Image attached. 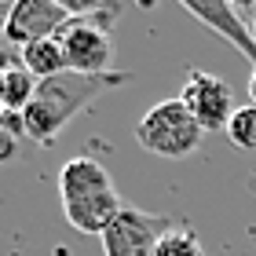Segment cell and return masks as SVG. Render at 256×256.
I'll list each match as a JSON object with an SVG mask.
<instances>
[{
  "label": "cell",
  "mask_w": 256,
  "mask_h": 256,
  "mask_svg": "<svg viewBox=\"0 0 256 256\" xmlns=\"http://www.w3.org/2000/svg\"><path fill=\"white\" fill-rule=\"evenodd\" d=\"M128 80H132V74H96L92 77V74H74V70L40 80L30 106L22 110V132L37 146H52L62 136V128L84 106H92L106 88L128 84Z\"/></svg>",
  "instance_id": "obj_1"
},
{
  "label": "cell",
  "mask_w": 256,
  "mask_h": 256,
  "mask_svg": "<svg viewBox=\"0 0 256 256\" xmlns=\"http://www.w3.org/2000/svg\"><path fill=\"white\" fill-rule=\"evenodd\" d=\"M136 139L146 154L165 158V161H180V158H190L202 146L205 128L194 121V114L180 99H161L139 118Z\"/></svg>",
  "instance_id": "obj_2"
},
{
  "label": "cell",
  "mask_w": 256,
  "mask_h": 256,
  "mask_svg": "<svg viewBox=\"0 0 256 256\" xmlns=\"http://www.w3.org/2000/svg\"><path fill=\"white\" fill-rule=\"evenodd\" d=\"M180 224L168 212H143V208H124L114 220V227L102 234V252L106 256H154L161 234Z\"/></svg>",
  "instance_id": "obj_3"
},
{
  "label": "cell",
  "mask_w": 256,
  "mask_h": 256,
  "mask_svg": "<svg viewBox=\"0 0 256 256\" xmlns=\"http://www.w3.org/2000/svg\"><path fill=\"white\" fill-rule=\"evenodd\" d=\"M176 99L194 114V121L205 132H224L227 121L234 118V92H230V84L216 74H205V70H190L187 84H183Z\"/></svg>",
  "instance_id": "obj_4"
},
{
  "label": "cell",
  "mask_w": 256,
  "mask_h": 256,
  "mask_svg": "<svg viewBox=\"0 0 256 256\" xmlns=\"http://www.w3.org/2000/svg\"><path fill=\"white\" fill-rule=\"evenodd\" d=\"M59 44L66 55V66L74 74H110V33L106 26H99L96 15L88 18H70L59 30Z\"/></svg>",
  "instance_id": "obj_5"
},
{
  "label": "cell",
  "mask_w": 256,
  "mask_h": 256,
  "mask_svg": "<svg viewBox=\"0 0 256 256\" xmlns=\"http://www.w3.org/2000/svg\"><path fill=\"white\" fill-rule=\"evenodd\" d=\"M70 15L55 0H11L4 11V40H15L18 48L40 37H59Z\"/></svg>",
  "instance_id": "obj_6"
},
{
  "label": "cell",
  "mask_w": 256,
  "mask_h": 256,
  "mask_svg": "<svg viewBox=\"0 0 256 256\" xmlns=\"http://www.w3.org/2000/svg\"><path fill=\"white\" fill-rule=\"evenodd\" d=\"M180 4L187 8L202 26H208L220 40H227L238 55H246V59L256 66V40H252L249 26L242 22V15L227 4V0H180Z\"/></svg>",
  "instance_id": "obj_7"
},
{
  "label": "cell",
  "mask_w": 256,
  "mask_h": 256,
  "mask_svg": "<svg viewBox=\"0 0 256 256\" xmlns=\"http://www.w3.org/2000/svg\"><path fill=\"white\" fill-rule=\"evenodd\" d=\"M124 212L118 190H102V194H92V198H77V202H62V216L66 224L80 230V234H106L114 227V220Z\"/></svg>",
  "instance_id": "obj_8"
},
{
  "label": "cell",
  "mask_w": 256,
  "mask_h": 256,
  "mask_svg": "<svg viewBox=\"0 0 256 256\" xmlns=\"http://www.w3.org/2000/svg\"><path fill=\"white\" fill-rule=\"evenodd\" d=\"M102 190H114V180L96 158L80 154V158H70L59 168V198L62 202H77V198H92Z\"/></svg>",
  "instance_id": "obj_9"
},
{
  "label": "cell",
  "mask_w": 256,
  "mask_h": 256,
  "mask_svg": "<svg viewBox=\"0 0 256 256\" xmlns=\"http://www.w3.org/2000/svg\"><path fill=\"white\" fill-rule=\"evenodd\" d=\"M18 66L30 70L37 80H48V77H59L66 74V55H62V44L59 37H40V40H30L18 48Z\"/></svg>",
  "instance_id": "obj_10"
},
{
  "label": "cell",
  "mask_w": 256,
  "mask_h": 256,
  "mask_svg": "<svg viewBox=\"0 0 256 256\" xmlns=\"http://www.w3.org/2000/svg\"><path fill=\"white\" fill-rule=\"evenodd\" d=\"M37 84H40V80L33 77L30 70H22V66L8 70V80H4V110L22 114V110L30 106V99H33V92H37Z\"/></svg>",
  "instance_id": "obj_11"
},
{
  "label": "cell",
  "mask_w": 256,
  "mask_h": 256,
  "mask_svg": "<svg viewBox=\"0 0 256 256\" xmlns=\"http://www.w3.org/2000/svg\"><path fill=\"white\" fill-rule=\"evenodd\" d=\"M154 256H205V246H202V238H198L190 227L172 224L165 234H161Z\"/></svg>",
  "instance_id": "obj_12"
},
{
  "label": "cell",
  "mask_w": 256,
  "mask_h": 256,
  "mask_svg": "<svg viewBox=\"0 0 256 256\" xmlns=\"http://www.w3.org/2000/svg\"><path fill=\"white\" fill-rule=\"evenodd\" d=\"M224 132H227V139L238 150H252V154H256V106H252V102L234 110V118L227 121Z\"/></svg>",
  "instance_id": "obj_13"
},
{
  "label": "cell",
  "mask_w": 256,
  "mask_h": 256,
  "mask_svg": "<svg viewBox=\"0 0 256 256\" xmlns=\"http://www.w3.org/2000/svg\"><path fill=\"white\" fill-rule=\"evenodd\" d=\"M70 18H88V15H99L102 8H110L106 0H55Z\"/></svg>",
  "instance_id": "obj_14"
},
{
  "label": "cell",
  "mask_w": 256,
  "mask_h": 256,
  "mask_svg": "<svg viewBox=\"0 0 256 256\" xmlns=\"http://www.w3.org/2000/svg\"><path fill=\"white\" fill-rule=\"evenodd\" d=\"M18 62H15V55H11V48L8 44H0V74H8V70H15Z\"/></svg>",
  "instance_id": "obj_15"
},
{
  "label": "cell",
  "mask_w": 256,
  "mask_h": 256,
  "mask_svg": "<svg viewBox=\"0 0 256 256\" xmlns=\"http://www.w3.org/2000/svg\"><path fill=\"white\" fill-rule=\"evenodd\" d=\"M234 11H256V0H227Z\"/></svg>",
  "instance_id": "obj_16"
},
{
  "label": "cell",
  "mask_w": 256,
  "mask_h": 256,
  "mask_svg": "<svg viewBox=\"0 0 256 256\" xmlns=\"http://www.w3.org/2000/svg\"><path fill=\"white\" fill-rule=\"evenodd\" d=\"M249 99H252V106H256V66H252V74H249Z\"/></svg>",
  "instance_id": "obj_17"
},
{
  "label": "cell",
  "mask_w": 256,
  "mask_h": 256,
  "mask_svg": "<svg viewBox=\"0 0 256 256\" xmlns=\"http://www.w3.org/2000/svg\"><path fill=\"white\" fill-rule=\"evenodd\" d=\"M4 80H8V74H0V110H4Z\"/></svg>",
  "instance_id": "obj_18"
},
{
  "label": "cell",
  "mask_w": 256,
  "mask_h": 256,
  "mask_svg": "<svg viewBox=\"0 0 256 256\" xmlns=\"http://www.w3.org/2000/svg\"><path fill=\"white\" fill-rule=\"evenodd\" d=\"M249 33H252V40H256V18H252V26H249Z\"/></svg>",
  "instance_id": "obj_19"
}]
</instances>
